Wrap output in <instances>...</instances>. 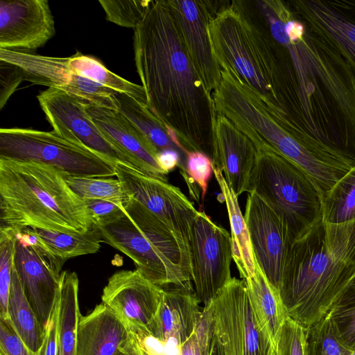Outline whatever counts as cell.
<instances>
[{
    "label": "cell",
    "mask_w": 355,
    "mask_h": 355,
    "mask_svg": "<svg viewBox=\"0 0 355 355\" xmlns=\"http://www.w3.org/2000/svg\"><path fill=\"white\" fill-rule=\"evenodd\" d=\"M253 275L244 279L255 313L275 346L285 320L289 318L279 291L268 280L255 261Z\"/></svg>",
    "instance_id": "obj_27"
},
{
    "label": "cell",
    "mask_w": 355,
    "mask_h": 355,
    "mask_svg": "<svg viewBox=\"0 0 355 355\" xmlns=\"http://www.w3.org/2000/svg\"><path fill=\"white\" fill-rule=\"evenodd\" d=\"M322 220L328 224L355 220V166L322 197Z\"/></svg>",
    "instance_id": "obj_32"
},
{
    "label": "cell",
    "mask_w": 355,
    "mask_h": 355,
    "mask_svg": "<svg viewBox=\"0 0 355 355\" xmlns=\"http://www.w3.org/2000/svg\"><path fill=\"white\" fill-rule=\"evenodd\" d=\"M67 60L69 68L76 73L124 94L144 105H148L147 96L142 85L131 83L112 72L96 58L76 52L67 57Z\"/></svg>",
    "instance_id": "obj_30"
},
{
    "label": "cell",
    "mask_w": 355,
    "mask_h": 355,
    "mask_svg": "<svg viewBox=\"0 0 355 355\" xmlns=\"http://www.w3.org/2000/svg\"><path fill=\"white\" fill-rule=\"evenodd\" d=\"M79 281L75 272L62 271L55 305L56 355H78L77 329L81 316L78 302Z\"/></svg>",
    "instance_id": "obj_25"
},
{
    "label": "cell",
    "mask_w": 355,
    "mask_h": 355,
    "mask_svg": "<svg viewBox=\"0 0 355 355\" xmlns=\"http://www.w3.org/2000/svg\"><path fill=\"white\" fill-rule=\"evenodd\" d=\"M140 346V351L141 355H153L151 353H150L148 351H147L139 343Z\"/></svg>",
    "instance_id": "obj_48"
},
{
    "label": "cell",
    "mask_w": 355,
    "mask_h": 355,
    "mask_svg": "<svg viewBox=\"0 0 355 355\" xmlns=\"http://www.w3.org/2000/svg\"><path fill=\"white\" fill-rule=\"evenodd\" d=\"M163 291L137 269L122 270L109 278L101 300L136 336H144L157 312Z\"/></svg>",
    "instance_id": "obj_17"
},
{
    "label": "cell",
    "mask_w": 355,
    "mask_h": 355,
    "mask_svg": "<svg viewBox=\"0 0 355 355\" xmlns=\"http://www.w3.org/2000/svg\"><path fill=\"white\" fill-rule=\"evenodd\" d=\"M116 177L131 198L162 220L189 253L191 231L198 212L180 189L131 166L116 164Z\"/></svg>",
    "instance_id": "obj_12"
},
{
    "label": "cell",
    "mask_w": 355,
    "mask_h": 355,
    "mask_svg": "<svg viewBox=\"0 0 355 355\" xmlns=\"http://www.w3.org/2000/svg\"><path fill=\"white\" fill-rule=\"evenodd\" d=\"M276 355H308L306 329L288 318L275 345Z\"/></svg>",
    "instance_id": "obj_39"
},
{
    "label": "cell",
    "mask_w": 355,
    "mask_h": 355,
    "mask_svg": "<svg viewBox=\"0 0 355 355\" xmlns=\"http://www.w3.org/2000/svg\"><path fill=\"white\" fill-rule=\"evenodd\" d=\"M23 80H25V73L21 68L0 60V110Z\"/></svg>",
    "instance_id": "obj_43"
},
{
    "label": "cell",
    "mask_w": 355,
    "mask_h": 355,
    "mask_svg": "<svg viewBox=\"0 0 355 355\" xmlns=\"http://www.w3.org/2000/svg\"><path fill=\"white\" fill-rule=\"evenodd\" d=\"M0 158L47 164L71 176H116L115 164L53 130L1 128Z\"/></svg>",
    "instance_id": "obj_9"
},
{
    "label": "cell",
    "mask_w": 355,
    "mask_h": 355,
    "mask_svg": "<svg viewBox=\"0 0 355 355\" xmlns=\"http://www.w3.org/2000/svg\"><path fill=\"white\" fill-rule=\"evenodd\" d=\"M31 228L54 255L64 263L71 258L97 252L103 242L98 230L95 227L84 233Z\"/></svg>",
    "instance_id": "obj_31"
},
{
    "label": "cell",
    "mask_w": 355,
    "mask_h": 355,
    "mask_svg": "<svg viewBox=\"0 0 355 355\" xmlns=\"http://www.w3.org/2000/svg\"><path fill=\"white\" fill-rule=\"evenodd\" d=\"M134 334L113 311L101 303L89 314L80 318L78 355H114Z\"/></svg>",
    "instance_id": "obj_24"
},
{
    "label": "cell",
    "mask_w": 355,
    "mask_h": 355,
    "mask_svg": "<svg viewBox=\"0 0 355 355\" xmlns=\"http://www.w3.org/2000/svg\"><path fill=\"white\" fill-rule=\"evenodd\" d=\"M64 175L47 164L0 158L1 227L89 231L93 225L86 203Z\"/></svg>",
    "instance_id": "obj_4"
},
{
    "label": "cell",
    "mask_w": 355,
    "mask_h": 355,
    "mask_svg": "<svg viewBox=\"0 0 355 355\" xmlns=\"http://www.w3.org/2000/svg\"><path fill=\"white\" fill-rule=\"evenodd\" d=\"M123 207V216L96 227L103 242L130 258L136 269L156 286L194 291L189 253L166 225L133 198Z\"/></svg>",
    "instance_id": "obj_7"
},
{
    "label": "cell",
    "mask_w": 355,
    "mask_h": 355,
    "mask_svg": "<svg viewBox=\"0 0 355 355\" xmlns=\"http://www.w3.org/2000/svg\"><path fill=\"white\" fill-rule=\"evenodd\" d=\"M64 180L71 190L83 200L97 199L123 205L130 199L117 178L64 175Z\"/></svg>",
    "instance_id": "obj_33"
},
{
    "label": "cell",
    "mask_w": 355,
    "mask_h": 355,
    "mask_svg": "<svg viewBox=\"0 0 355 355\" xmlns=\"http://www.w3.org/2000/svg\"><path fill=\"white\" fill-rule=\"evenodd\" d=\"M37 98L57 134L87 147L114 164L131 166L125 155L93 122L85 103L63 90L51 87L40 92Z\"/></svg>",
    "instance_id": "obj_14"
},
{
    "label": "cell",
    "mask_w": 355,
    "mask_h": 355,
    "mask_svg": "<svg viewBox=\"0 0 355 355\" xmlns=\"http://www.w3.org/2000/svg\"><path fill=\"white\" fill-rule=\"evenodd\" d=\"M355 220H321L292 245L279 292L288 317L305 329L338 303L354 274Z\"/></svg>",
    "instance_id": "obj_3"
},
{
    "label": "cell",
    "mask_w": 355,
    "mask_h": 355,
    "mask_svg": "<svg viewBox=\"0 0 355 355\" xmlns=\"http://www.w3.org/2000/svg\"><path fill=\"white\" fill-rule=\"evenodd\" d=\"M135 62L151 111L188 151L211 160L217 114L197 74L168 0H152L134 30Z\"/></svg>",
    "instance_id": "obj_2"
},
{
    "label": "cell",
    "mask_w": 355,
    "mask_h": 355,
    "mask_svg": "<svg viewBox=\"0 0 355 355\" xmlns=\"http://www.w3.org/2000/svg\"><path fill=\"white\" fill-rule=\"evenodd\" d=\"M252 3L274 40L282 120L355 166V74L334 43L284 0Z\"/></svg>",
    "instance_id": "obj_1"
},
{
    "label": "cell",
    "mask_w": 355,
    "mask_h": 355,
    "mask_svg": "<svg viewBox=\"0 0 355 355\" xmlns=\"http://www.w3.org/2000/svg\"><path fill=\"white\" fill-rule=\"evenodd\" d=\"M199 303L194 291L164 289L157 312L146 336L182 346L194 331L200 318Z\"/></svg>",
    "instance_id": "obj_23"
},
{
    "label": "cell",
    "mask_w": 355,
    "mask_h": 355,
    "mask_svg": "<svg viewBox=\"0 0 355 355\" xmlns=\"http://www.w3.org/2000/svg\"><path fill=\"white\" fill-rule=\"evenodd\" d=\"M355 272V262H354V273ZM354 275V274H353Z\"/></svg>",
    "instance_id": "obj_50"
},
{
    "label": "cell",
    "mask_w": 355,
    "mask_h": 355,
    "mask_svg": "<svg viewBox=\"0 0 355 355\" xmlns=\"http://www.w3.org/2000/svg\"><path fill=\"white\" fill-rule=\"evenodd\" d=\"M114 96L118 111L137 128L157 153L168 149L178 151L186 169L187 154L173 142L168 134L169 127L151 111L149 106L144 105L122 93L115 92Z\"/></svg>",
    "instance_id": "obj_28"
},
{
    "label": "cell",
    "mask_w": 355,
    "mask_h": 355,
    "mask_svg": "<svg viewBox=\"0 0 355 355\" xmlns=\"http://www.w3.org/2000/svg\"><path fill=\"white\" fill-rule=\"evenodd\" d=\"M209 34L220 67L231 69L275 116L281 118L278 53L252 1H227L211 20Z\"/></svg>",
    "instance_id": "obj_5"
},
{
    "label": "cell",
    "mask_w": 355,
    "mask_h": 355,
    "mask_svg": "<svg viewBox=\"0 0 355 355\" xmlns=\"http://www.w3.org/2000/svg\"><path fill=\"white\" fill-rule=\"evenodd\" d=\"M257 157V149L250 139L228 119L217 114L212 162L238 197L248 191Z\"/></svg>",
    "instance_id": "obj_20"
},
{
    "label": "cell",
    "mask_w": 355,
    "mask_h": 355,
    "mask_svg": "<svg viewBox=\"0 0 355 355\" xmlns=\"http://www.w3.org/2000/svg\"><path fill=\"white\" fill-rule=\"evenodd\" d=\"M0 60L21 68L25 80L63 90L85 104L118 110L114 96L116 91L73 72L67 58L1 49Z\"/></svg>",
    "instance_id": "obj_13"
},
{
    "label": "cell",
    "mask_w": 355,
    "mask_h": 355,
    "mask_svg": "<svg viewBox=\"0 0 355 355\" xmlns=\"http://www.w3.org/2000/svg\"><path fill=\"white\" fill-rule=\"evenodd\" d=\"M308 355H352L339 340L335 332L330 315L306 329Z\"/></svg>",
    "instance_id": "obj_34"
},
{
    "label": "cell",
    "mask_w": 355,
    "mask_h": 355,
    "mask_svg": "<svg viewBox=\"0 0 355 355\" xmlns=\"http://www.w3.org/2000/svg\"><path fill=\"white\" fill-rule=\"evenodd\" d=\"M86 109L93 122L132 168L168 182V174L158 163L157 151L119 111L91 104H86Z\"/></svg>",
    "instance_id": "obj_19"
},
{
    "label": "cell",
    "mask_w": 355,
    "mask_h": 355,
    "mask_svg": "<svg viewBox=\"0 0 355 355\" xmlns=\"http://www.w3.org/2000/svg\"><path fill=\"white\" fill-rule=\"evenodd\" d=\"M55 34L46 0H1L0 49L31 52Z\"/></svg>",
    "instance_id": "obj_18"
},
{
    "label": "cell",
    "mask_w": 355,
    "mask_h": 355,
    "mask_svg": "<svg viewBox=\"0 0 355 355\" xmlns=\"http://www.w3.org/2000/svg\"><path fill=\"white\" fill-rule=\"evenodd\" d=\"M16 231L0 228V315H8V304L14 259L16 250Z\"/></svg>",
    "instance_id": "obj_36"
},
{
    "label": "cell",
    "mask_w": 355,
    "mask_h": 355,
    "mask_svg": "<svg viewBox=\"0 0 355 355\" xmlns=\"http://www.w3.org/2000/svg\"><path fill=\"white\" fill-rule=\"evenodd\" d=\"M187 180L185 181L189 193L195 200L199 201L200 193L194 186H197L201 193L203 202L205 198L208 182L214 172V164L211 158L200 151H188L186 160Z\"/></svg>",
    "instance_id": "obj_37"
},
{
    "label": "cell",
    "mask_w": 355,
    "mask_h": 355,
    "mask_svg": "<svg viewBox=\"0 0 355 355\" xmlns=\"http://www.w3.org/2000/svg\"><path fill=\"white\" fill-rule=\"evenodd\" d=\"M0 355H37L17 334L8 316L0 315Z\"/></svg>",
    "instance_id": "obj_42"
},
{
    "label": "cell",
    "mask_w": 355,
    "mask_h": 355,
    "mask_svg": "<svg viewBox=\"0 0 355 355\" xmlns=\"http://www.w3.org/2000/svg\"><path fill=\"white\" fill-rule=\"evenodd\" d=\"M216 109L250 139L257 153H277L302 169L322 198L352 168L275 116L242 82L234 81L223 91Z\"/></svg>",
    "instance_id": "obj_6"
},
{
    "label": "cell",
    "mask_w": 355,
    "mask_h": 355,
    "mask_svg": "<svg viewBox=\"0 0 355 355\" xmlns=\"http://www.w3.org/2000/svg\"><path fill=\"white\" fill-rule=\"evenodd\" d=\"M248 192L256 193L274 211L294 242L322 220V196L315 184L277 153H257Z\"/></svg>",
    "instance_id": "obj_8"
},
{
    "label": "cell",
    "mask_w": 355,
    "mask_h": 355,
    "mask_svg": "<svg viewBox=\"0 0 355 355\" xmlns=\"http://www.w3.org/2000/svg\"><path fill=\"white\" fill-rule=\"evenodd\" d=\"M214 336L211 302L204 306L194 331L181 347L180 355H209Z\"/></svg>",
    "instance_id": "obj_38"
},
{
    "label": "cell",
    "mask_w": 355,
    "mask_h": 355,
    "mask_svg": "<svg viewBox=\"0 0 355 355\" xmlns=\"http://www.w3.org/2000/svg\"><path fill=\"white\" fill-rule=\"evenodd\" d=\"M244 218L255 261L278 291L294 243L280 218L256 193H248Z\"/></svg>",
    "instance_id": "obj_16"
},
{
    "label": "cell",
    "mask_w": 355,
    "mask_h": 355,
    "mask_svg": "<svg viewBox=\"0 0 355 355\" xmlns=\"http://www.w3.org/2000/svg\"><path fill=\"white\" fill-rule=\"evenodd\" d=\"M209 355H223L221 348L218 345L215 336H214Z\"/></svg>",
    "instance_id": "obj_47"
},
{
    "label": "cell",
    "mask_w": 355,
    "mask_h": 355,
    "mask_svg": "<svg viewBox=\"0 0 355 355\" xmlns=\"http://www.w3.org/2000/svg\"><path fill=\"white\" fill-rule=\"evenodd\" d=\"M269 355H276V349H275Z\"/></svg>",
    "instance_id": "obj_49"
},
{
    "label": "cell",
    "mask_w": 355,
    "mask_h": 355,
    "mask_svg": "<svg viewBox=\"0 0 355 355\" xmlns=\"http://www.w3.org/2000/svg\"><path fill=\"white\" fill-rule=\"evenodd\" d=\"M14 266L26 297L45 333L55 309L60 275L55 274L31 246L17 239Z\"/></svg>",
    "instance_id": "obj_21"
},
{
    "label": "cell",
    "mask_w": 355,
    "mask_h": 355,
    "mask_svg": "<svg viewBox=\"0 0 355 355\" xmlns=\"http://www.w3.org/2000/svg\"><path fill=\"white\" fill-rule=\"evenodd\" d=\"M352 302H355V272L349 281L345 291L337 304Z\"/></svg>",
    "instance_id": "obj_46"
},
{
    "label": "cell",
    "mask_w": 355,
    "mask_h": 355,
    "mask_svg": "<svg viewBox=\"0 0 355 355\" xmlns=\"http://www.w3.org/2000/svg\"><path fill=\"white\" fill-rule=\"evenodd\" d=\"M211 304L214 336L223 355H269L275 349L255 313L243 279L232 277Z\"/></svg>",
    "instance_id": "obj_10"
},
{
    "label": "cell",
    "mask_w": 355,
    "mask_h": 355,
    "mask_svg": "<svg viewBox=\"0 0 355 355\" xmlns=\"http://www.w3.org/2000/svg\"><path fill=\"white\" fill-rule=\"evenodd\" d=\"M291 8L319 27L355 74V0H291Z\"/></svg>",
    "instance_id": "obj_22"
},
{
    "label": "cell",
    "mask_w": 355,
    "mask_h": 355,
    "mask_svg": "<svg viewBox=\"0 0 355 355\" xmlns=\"http://www.w3.org/2000/svg\"><path fill=\"white\" fill-rule=\"evenodd\" d=\"M98 2L107 21L135 30L144 19L152 0H99Z\"/></svg>",
    "instance_id": "obj_35"
},
{
    "label": "cell",
    "mask_w": 355,
    "mask_h": 355,
    "mask_svg": "<svg viewBox=\"0 0 355 355\" xmlns=\"http://www.w3.org/2000/svg\"><path fill=\"white\" fill-rule=\"evenodd\" d=\"M84 200L93 227H95L107 225L125 214L123 205L97 199Z\"/></svg>",
    "instance_id": "obj_41"
},
{
    "label": "cell",
    "mask_w": 355,
    "mask_h": 355,
    "mask_svg": "<svg viewBox=\"0 0 355 355\" xmlns=\"http://www.w3.org/2000/svg\"><path fill=\"white\" fill-rule=\"evenodd\" d=\"M57 353V324L55 311L47 324L44 343L37 355H56Z\"/></svg>",
    "instance_id": "obj_44"
},
{
    "label": "cell",
    "mask_w": 355,
    "mask_h": 355,
    "mask_svg": "<svg viewBox=\"0 0 355 355\" xmlns=\"http://www.w3.org/2000/svg\"><path fill=\"white\" fill-rule=\"evenodd\" d=\"M8 315L21 340L33 352L38 354L45 333L26 297L15 266L10 286Z\"/></svg>",
    "instance_id": "obj_29"
},
{
    "label": "cell",
    "mask_w": 355,
    "mask_h": 355,
    "mask_svg": "<svg viewBox=\"0 0 355 355\" xmlns=\"http://www.w3.org/2000/svg\"><path fill=\"white\" fill-rule=\"evenodd\" d=\"M340 343L355 352V302L338 304L329 313Z\"/></svg>",
    "instance_id": "obj_40"
},
{
    "label": "cell",
    "mask_w": 355,
    "mask_h": 355,
    "mask_svg": "<svg viewBox=\"0 0 355 355\" xmlns=\"http://www.w3.org/2000/svg\"><path fill=\"white\" fill-rule=\"evenodd\" d=\"M189 58L206 89L220 85L221 67L211 43L209 26L227 1L168 0Z\"/></svg>",
    "instance_id": "obj_15"
},
{
    "label": "cell",
    "mask_w": 355,
    "mask_h": 355,
    "mask_svg": "<svg viewBox=\"0 0 355 355\" xmlns=\"http://www.w3.org/2000/svg\"><path fill=\"white\" fill-rule=\"evenodd\" d=\"M213 173L227 207L231 230L232 258L240 277L245 279L254 275L256 268L248 226L240 209L238 196L227 184L223 172L214 166Z\"/></svg>",
    "instance_id": "obj_26"
},
{
    "label": "cell",
    "mask_w": 355,
    "mask_h": 355,
    "mask_svg": "<svg viewBox=\"0 0 355 355\" xmlns=\"http://www.w3.org/2000/svg\"><path fill=\"white\" fill-rule=\"evenodd\" d=\"M189 257L196 295L204 306L231 280V235L204 211H198L192 225Z\"/></svg>",
    "instance_id": "obj_11"
},
{
    "label": "cell",
    "mask_w": 355,
    "mask_h": 355,
    "mask_svg": "<svg viewBox=\"0 0 355 355\" xmlns=\"http://www.w3.org/2000/svg\"><path fill=\"white\" fill-rule=\"evenodd\" d=\"M114 355H141L138 338L135 334Z\"/></svg>",
    "instance_id": "obj_45"
}]
</instances>
